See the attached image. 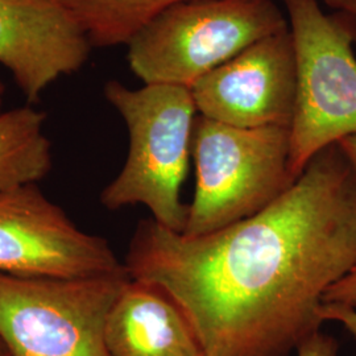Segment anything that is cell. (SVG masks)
I'll return each instance as SVG.
<instances>
[{
  "mask_svg": "<svg viewBox=\"0 0 356 356\" xmlns=\"http://www.w3.org/2000/svg\"><path fill=\"white\" fill-rule=\"evenodd\" d=\"M356 264V175L338 143L254 216L191 236L141 220L132 280L163 288L204 356H291L318 332L323 296Z\"/></svg>",
  "mask_w": 356,
  "mask_h": 356,
  "instance_id": "cell-1",
  "label": "cell"
},
{
  "mask_svg": "<svg viewBox=\"0 0 356 356\" xmlns=\"http://www.w3.org/2000/svg\"><path fill=\"white\" fill-rule=\"evenodd\" d=\"M104 97L126 122L129 149L122 172L102 191L101 202L108 210L144 204L157 223L184 232L189 206L181 201V188L197 118L191 89L144 85L132 90L110 81Z\"/></svg>",
  "mask_w": 356,
  "mask_h": 356,
  "instance_id": "cell-2",
  "label": "cell"
},
{
  "mask_svg": "<svg viewBox=\"0 0 356 356\" xmlns=\"http://www.w3.org/2000/svg\"><path fill=\"white\" fill-rule=\"evenodd\" d=\"M197 186L184 234L225 229L273 204L296 181L291 127L241 128L198 115L191 136Z\"/></svg>",
  "mask_w": 356,
  "mask_h": 356,
  "instance_id": "cell-3",
  "label": "cell"
},
{
  "mask_svg": "<svg viewBox=\"0 0 356 356\" xmlns=\"http://www.w3.org/2000/svg\"><path fill=\"white\" fill-rule=\"evenodd\" d=\"M289 26L275 0H189L160 13L127 44L144 85L189 88L256 41Z\"/></svg>",
  "mask_w": 356,
  "mask_h": 356,
  "instance_id": "cell-4",
  "label": "cell"
},
{
  "mask_svg": "<svg viewBox=\"0 0 356 356\" xmlns=\"http://www.w3.org/2000/svg\"><path fill=\"white\" fill-rule=\"evenodd\" d=\"M284 3L297 58L289 156L297 179L316 153L356 135V19L327 15L317 0Z\"/></svg>",
  "mask_w": 356,
  "mask_h": 356,
  "instance_id": "cell-5",
  "label": "cell"
},
{
  "mask_svg": "<svg viewBox=\"0 0 356 356\" xmlns=\"http://www.w3.org/2000/svg\"><path fill=\"white\" fill-rule=\"evenodd\" d=\"M131 276L20 277L0 273V339L13 356H110L104 330Z\"/></svg>",
  "mask_w": 356,
  "mask_h": 356,
  "instance_id": "cell-6",
  "label": "cell"
},
{
  "mask_svg": "<svg viewBox=\"0 0 356 356\" xmlns=\"http://www.w3.org/2000/svg\"><path fill=\"white\" fill-rule=\"evenodd\" d=\"M123 268L106 239L78 229L36 184L0 193V273L69 279Z\"/></svg>",
  "mask_w": 356,
  "mask_h": 356,
  "instance_id": "cell-7",
  "label": "cell"
},
{
  "mask_svg": "<svg viewBox=\"0 0 356 356\" xmlns=\"http://www.w3.org/2000/svg\"><path fill=\"white\" fill-rule=\"evenodd\" d=\"M201 116L234 127H291L297 98L292 31L261 38L191 88Z\"/></svg>",
  "mask_w": 356,
  "mask_h": 356,
  "instance_id": "cell-8",
  "label": "cell"
},
{
  "mask_svg": "<svg viewBox=\"0 0 356 356\" xmlns=\"http://www.w3.org/2000/svg\"><path fill=\"white\" fill-rule=\"evenodd\" d=\"M91 42L63 0H0V65L28 102L60 76L78 72Z\"/></svg>",
  "mask_w": 356,
  "mask_h": 356,
  "instance_id": "cell-9",
  "label": "cell"
},
{
  "mask_svg": "<svg viewBox=\"0 0 356 356\" xmlns=\"http://www.w3.org/2000/svg\"><path fill=\"white\" fill-rule=\"evenodd\" d=\"M104 341L110 356H204L177 302L163 288L132 279L108 313Z\"/></svg>",
  "mask_w": 356,
  "mask_h": 356,
  "instance_id": "cell-10",
  "label": "cell"
},
{
  "mask_svg": "<svg viewBox=\"0 0 356 356\" xmlns=\"http://www.w3.org/2000/svg\"><path fill=\"white\" fill-rule=\"evenodd\" d=\"M44 113L19 107L0 114V193L36 184L51 169Z\"/></svg>",
  "mask_w": 356,
  "mask_h": 356,
  "instance_id": "cell-11",
  "label": "cell"
},
{
  "mask_svg": "<svg viewBox=\"0 0 356 356\" xmlns=\"http://www.w3.org/2000/svg\"><path fill=\"white\" fill-rule=\"evenodd\" d=\"M92 47L123 45L168 8L189 0H63Z\"/></svg>",
  "mask_w": 356,
  "mask_h": 356,
  "instance_id": "cell-12",
  "label": "cell"
},
{
  "mask_svg": "<svg viewBox=\"0 0 356 356\" xmlns=\"http://www.w3.org/2000/svg\"><path fill=\"white\" fill-rule=\"evenodd\" d=\"M323 304L348 306L356 309V264L343 277L326 291L323 296Z\"/></svg>",
  "mask_w": 356,
  "mask_h": 356,
  "instance_id": "cell-13",
  "label": "cell"
},
{
  "mask_svg": "<svg viewBox=\"0 0 356 356\" xmlns=\"http://www.w3.org/2000/svg\"><path fill=\"white\" fill-rule=\"evenodd\" d=\"M338 342L323 332H316L309 337L297 348L298 356H338Z\"/></svg>",
  "mask_w": 356,
  "mask_h": 356,
  "instance_id": "cell-14",
  "label": "cell"
},
{
  "mask_svg": "<svg viewBox=\"0 0 356 356\" xmlns=\"http://www.w3.org/2000/svg\"><path fill=\"white\" fill-rule=\"evenodd\" d=\"M319 317L323 322L335 321L342 323L346 330L356 339V309L334 304H322L319 309Z\"/></svg>",
  "mask_w": 356,
  "mask_h": 356,
  "instance_id": "cell-15",
  "label": "cell"
},
{
  "mask_svg": "<svg viewBox=\"0 0 356 356\" xmlns=\"http://www.w3.org/2000/svg\"><path fill=\"white\" fill-rule=\"evenodd\" d=\"M325 3L337 13H348L356 19V0H325Z\"/></svg>",
  "mask_w": 356,
  "mask_h": 356,
  "instance_id": "cell-16",
  "label": "cell"
},
{
  "mask_svg": "<svg viewBox=\"0 0 356 356\" xmlns=\"http://www.w3.org/2000/svg\"><path fill=\"white\" fill-rule=\"evenodd\" d=\"M341 145V148L343 149V152L346 153L350 164L353 166L354 172L356 175V135H351V136H347L342 140L338 143Z\"/></svg>",
  "mask_w": 356,
  "mask_h": 356,
  "instance_id": "cell-17",
  "label": "cell"
},
{
  "mask_svg": "<svg viewBox=\"0 0 356 356\" xmlns=\"http://www.w3.org/2000/svg\"><path fill=\"white\" fill-rule=\"evenodd\" d=\"M0 356H13L1 339H0Z\"/></svg>",
  "mask_w": 356,
  "mask_h": 356,
  "instance_id": "cell-18",
  "label": "cell"
},
{
  "mask_svg": "<svg viewBox=\"0 0 356 356\" xmlns=\"http://www.w3.org/2000/svg\"><path fill=\"white\" fill-rule=\"evenodd\" d=\"M3 97H4V85L0 78V114H1V104H3Z\"/></svg>",
  "mask_w": 356,
  "mask_h": 356,
  "instance_id": "cell-19",
  "label": "cell"
}]
</instances>
